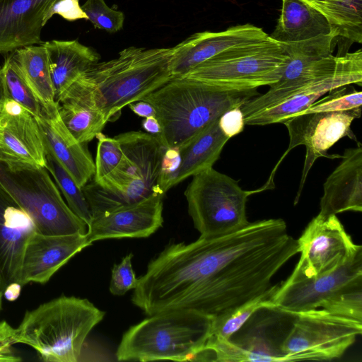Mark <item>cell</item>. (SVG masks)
<instances>
[{"label":"cell","mask_w":362,"mask_h":362,"mask_svg":"<svg viewBox=\"0 0 362 362\" xmlns=\"http://www.w3.org/2000/svg\"><path fill=\"white\" fill-rule=\"evenodd\" d=\"M286 222H250L228 233L169 243L139 278L132 302L150 316L191 310L211 319L269 291L285 261Z\"/></svg>","instance_id":"1"},{"label":"cell","mask_w":362,"mask_h":362,"mask_svg":"<svg viewBox=\"0 0 362 362\" xmlns=\"http://www.w3.org/2000/svg\"><path fill=\"white\" fill-rule=\"evenodd\" d=\"M172 54L173 47L130 46L116 58L91 66L71 87L109 122L123 107L142 100L172 78Z\"/></svg>","instance_id":"2"},{"label":"cell","mask_w":362,"mask_h":362,"mask_svg":"<svg viewBox=\"0 0 362 362\" xmlns=\"http://www.w3.org/2000/svg\"><path fill=\"white\" fill-rule=\"evenodd\" d=\"M257 95V89H226L188 78H173L142 100L155 110L162 128V144L180 148L224 112Z\"/></svg>","instance_id":"3"},{"label":"cell","mask_w":362,"mask_h":362,"mask_svg":"<svg viewBox=\"0 0 362 362\" xmlns=\"http://www.w3.org/2000/svg\"><path fill=\"white\" fill-rule=\"evenodd\" d=\"M105 315L88 299L61 296L28 311L14 329V341L31 346L43 361L76 362Z\"/></svg>","instance_id":"4"},{"label":"cell","mask_w":362,"mask_h":362,"mask_svg":"<svg viewBox=\"0 0 362 362\" xmlns=\"http://www.w3.org/2000/svg\"><path fill=\"white\" fill-rule=\"evenodd\" d=\"M211 322V318L187 310L150 315L124 332L117 359L199 361L210 337Z\"/></svg>","instance_id":"5"},{"label":"cell","mask_w":362,"mask_h":362,"mask_svg":"<svg viewBox=\"0 0 362 362\" xmlns=\"http://www.w3.org/2000/svg\"><path fill=\"white\" fill-rule=\"evenodd\" d=\"M115 138L122 151L119 165L100 182L87 183L82 187L95 213L139 202L154 193L163 194L159 176L167 148L156 136L141 131L122 133Z\"/></svg>","instance_id":"6"},{"label":"cell","mask_w":362,"mask_h":362,"mask_svg":"<svg viewBox=\"0 0 362 362\" xmlns=\"http://www.w3.org/2000/svg\"><path fill=\"white\" fill-rule=\"evenodd\" d=\"M0 184L32 218L37 233L86 234L88 226L64 202L45 167L0 158Z\"/></svg>","instance_id":"7"},{"label":"cell","mask_w":362,"mask_h":362,"mask_svg":"<svg viewBox=\"0 0 362 362\" xmlns=\"http://www.w3.org/2000/svg\"><path fill=\"white\" fill-rule=\"evenodd\" d=\"M289 57L267 39L228 48L199 64L184 78L226 89H257L279 81Z\"/></svg>","instance_id":"8"},{"label":"cell","mask_w":362,"mask_h":362,"mask_svg":"<svg viewBox=\"0 0 362 362\" xmlns=\"http://www.w3.org/2000/svg\"><path fill=\"white\" fill-rule=\"evenodd\" d=\"M185 191L188 212L203 236L237 230L250 222L246 216L248 197L238 182L213 168L192 176Z\"/></svg>","instance_id":"9"},{"label":"cell","mask_w":362,"mask_h":362,"mask_svg":"<svg viewBox=\"0 0 362 362\" xmlns=\"http://www.w3.org/2000/svg\"><path fill=\"white\" fill-rule=\"evenodd\" d=\"M293 314L281 347L284 361L339 358L362 333V322L334 315L322 308Z\"/></svg>","instance_id":"10"},{"label":"cell","mask_w":362,"mask_h":362,"mask_svg":"<svg viewBox=\"0 0 362 362\" xmlns=\"http://www.w3.org/2000/svg\"><path fill=\"white\" fill-rule=\"evenodd\" d=\"M293 318L274 305L260 308L230 339L211 338L206 349L215 361H284L281 347Z\"/></svg>","instance_id":"11"},{"label":"cell","mask_w":362,"mask_h":362,"mask_svg":"<svg viewBox=\"0 0 362 362\" xmlns=\"http://www.w3.org/2000/svg\"><path fill=\"white\" fill-rule=\"evenodd\" d=\"M335 60L315 78L285 93L270 106L245 118V124L281 123L306 108L329 90L352 83L362 86V51L337 55Z\"/></svg>","instance_id":"12"},{"label":"cell","mask_w":362,"mask_h":362,"mask_svg":"<svg viewBox=\"0 0 362 362\" xmlns=\"http://www.w3.org/2000/svg\"><path fill=\"white\" fill-rule=\"evenodd\" d=\"M297 242L300 257L291 274L307 278L336 269L362 250L337 215L314 217Z\"/></svg>","instance_id":"13"},{"label":"cell","mask_w":362,"mask_h":362,"mask_svg":"<svg viewBox=\"0 0 362 362\" xmlns=\"http://www.w3.org/2000/svg\"><path fill=\"white\" fill-rule=\"evenodd\" d=\"M277 24L269 37L289 55L323 57L332 54L337 37L328 19L301 0H281Z\"/></svg>","instance_id":"14"},{"label":"cell","mask_w":362,"mask_h":362,"mask_svg":"<svg viewBox=\"0 0 362 362\" xmlns=\"http://www.w3.org/2000/svg\"><path fill=\"white\" fill-rule=\"evenodd\" d=\"M356 116L349 112H314L293 115L284 120L289 134V144L282 158L293 148L303 145L306 153L302 175L294 199H300L307 176L315 161L320 157L334 158L327 151L339 139L348 136L358 142L351 129Z\"/></svg>","instance_id":"15"},{"label":"cell","mask_w":362,"mask_h":362,"mask_svg":"<svg viewBox=\"0 0 362 362\" xmlns=\"http://www.w3.org/2000/svg\"><path fill=\"white\" fill-rule=\"evenodd\" d=\"M362 280V250L334 269L312 277L291 274L271 297L273 305L298 313L319 308L331 296Z\"/></svg>","instance_id":"16"},{"label":"cell","mask_w":362,"mask_h":362,"mask_svg":"<svg viewBox=\"0 0 362 362\" xmlns=\"http://www.w3.org/2000/svg\"><path fill=\"white\" fill-rule=\"evenodd\" d=\"M163 194L119 204L92 216L86 237L91 244L105 239L146 238L163 225Z\"/></svg>","instance_id":"17"},{"label":"cell","mask_w":362,"mask_h":362,"mask_svg":"<svg viewBox=\"0 0 362 362\" xmlns=\"http://www.w3.org/2000/svg\"><path fill=\"white\" fill-rule=\"evenodd\" d=\"M261 28L246 23L223 31H204L191 35L173 47L170 69L173 78H184L199 64L236 45L267 39Z\"/></svg>","instance_id":"18"},{"label":"cell","mask_w":362,"mask_h":362,"mask_svg":"<svg viewBox=\"0 0 362 362\" xmlns=\"http://www.w3.org/2000/svg\"><path fill=\"white\" fill-rule=\"evenodd\" d=\"M0 158L45 167L46 153L35 117L8 97L0 110Z\"/></svg>","instance_id":"19"},{"label":"cell","mask_w":362,"mask_h":362,"mask_svg":"<svg viewBox=\"0 0 362 362\" xmlns=\"http://www.w3.org/2000/svg\"><path fill=\"white\" fill-rule=\"evenodd\" d=\"M37 232L28 214L0 184V290L18 283L26 245Z\"/></svg>","instance_id":"20"},{"label":"cell","mask_w":362,"mask_h":362,"mask_svg":"<svg viewBox=\"0 0 362 362\" xmlns=\"http://www.w3.org/2000/svg\"><path fill=\"white\" fill-rule=\"evenodd\" d=\"M90 245L86 234L49 235L35 232L25 248L19 284L47 283L72 257Z\"/></svg>","instance_id":"21"},{"label":"cell","mask_w":362,"mask_h":362,"mask_svg":"<svg viewBox=\"0 0 362 362\" xmlns=\"http://www.w3.org/2000/svg\"><path fill=\"white\" fill-rule=\"evenodd\" d=\"M56 0H0V54L42 43L44 17Z\"/></svg>","instance_id":"22"},{"label":"cell","mask_w":362,"mask_h":362,"mask_svg":"<svg viewBox=\"0 0 362 362\" xmlns=\"http://www.w3.org/2000/svg\"><path fill=\"white\" fill-rule=\"evenodd\" d=\"M341 161L323 185L321 217L345 211H362V146L347 148Z\"/></svg>","instance_id":"23"},{"label":"cell","mask_w":362,"mask_h":362,"mask_svg":"<svg viewBox=\"0 0 362 362\" xmlns=\"http://www.w3.org/2000/svg\"><path fill=\"white\" fill-rule=\"evenodd\" d=\"M45 152L51 154L82 188L94 176L95 163L86 144L78 142L61 119L59 112L35 117Z\"/></svg>","instance_id":"24"},{"label":"cell","mask_w":362,"mask_h":362,"mask_svg":"<svg viewBox=\"0 0 362 362\" xmlns=\"http://www.w3.org/2000/svg\"><path fill=\"white\" fill-rule=\"evenodd\" d=\"M48 57L54 100L83 73L99 62L100 55L78 40H51L42 42Z\"/></svg>","instance_id":"25"},{"label":"cell","mask_w":362,"mask_h":362,"mask_svg":"<svg viewBox=\"0 0 362 362\" xmlns=\"http://www.w3.org/2000/svg\"><path fill=\"white\" fill-rule=\"evenodd\" d=\"M218 119L179 148L181 161L173 186L190 176L213 168L229 139L220 129Z\"/></svg>","instance_id":"26"},{"label":"cell","mask_w":362,"mask_h":362,"mask_svg":"<svg viewBox=\"0 0 362 362\" xmlns=\"http://www.w3.org/2000/svg\"><path fill=\"white\" fill-rule=\"evenodd\" d=\"M63 123L80 143L86 144L101 133L108 122L103 114L69 87L56 100Z\"/></svg>","instance_id":"27"},{"label":"cell","mask_w":362,"mask_h":362,"mask_svg":"<svg viewBox=\"0 0 362 362\" xmlns=\"http://www.w3.org/2000/svg\"><path fill=\"white\" fill-rule=\"evenodd\" d=\"M11 57L25 81L52 115L58 112L51 78L47 50L42 43L19 48Z\"/></svg>","instance_id":"28"},{"label":"cell","mask_w":362,"mask_h":362,"mask_svg":"<svg viewBox=\"0 0 362 362\" xmlns=\"http://www.w3.org/2000/svg\"><path fill=\"white\" fill-rule=\"evenodd\" d=\"M277 286L278 285L276 284L267 293L212 318L209 338L230 339L257 310L274 305L271 301V297Z\"/></svg>","instance_id":"29"},{"label":"cell","mask_w":362,"mask_h":362,"mask_svg":"<svg viewBox=\"0 0 362 362\" xmlns=\"http://www.w3.org/2000/svg\"><path fill=\"white\" fill-rule=\"evenodd\" d=\"M2 67L9 98L21 105L35 117L51 115L25 81L10 54L5 58Z\"/></svg>","instance_id":"30"},{"label":"cell","mask_w":362,"mask_h":362,"mask_svg":"<svg viewBox=\"0 0 362 362\" xmlns=\"http://www.w3.org/2000/svg\"><path fill=\"white\" fill-rule=\"evenodd\" d=\"M45 168L52 175L69 207L88 226L92 220V214L82 189L61 164L48 153H46Z\"/></svg>","instance_id":"31"},{"label":"cell","mask_w":362,"mask_h":362,"mask_svg":"<svg viewBox=\"0 0 362 362\" xmlns=\"http://www.w3.org/2000/svg\"><path fill=\"white\" fill-rule=\"evenodd\" d=\"M327 93L326 96L317 99L293 115L314 112H349L356 118L361 117L362 106L361 90H356L350 85H346L334 88Z\"/></svg>","instance_id":"32"},{"label":"cell","mask_w":362,"mask_h":362,"mask_svg":"<svg viewBox=\"0 0 362 362\" xmlns=\"http://www.w3.org/2000/svg\"><path fill=\"white\" fill-rule=\"evenodd\" d=\"M319 308L334 315L362 322V280L335 293Z\"/></svg>","instance_id":"33"},{"label":"cell","mask_w":362,"mask_h":362,"mask_svg":"<svg viewBox=\"0 0 362 362\" xmlns=\"http://www.w3.org/2000/svg\"><path fill=\"white\" fill-rule=\"evenodd\" d=\"M88 20L95 28L115 33L123 28V12L109 7L105 0H86L81 6Z\"/></svg>","instance_id":"34"},{"label":"cell","mask_w":362,"mask_h":362,"mask_svg":"<svg viewBox=\"0 0 362 362\" xmlns=\"http://www.w3.org/2000/svg\"><path fill=\"white\" fill-rule=\"evenodd\" d=\"M95 138L98 139V145L94 182L98 183L119 165L122 157V151L115 137H107L101 132Z\"/></svg>","instance_id":"35"},{"label":"cell","mask_w":362,"mask_h":362,"mask_svg":"<svg viewBox=\"0 0 362 362\" xmlns=\"http://www.w3.org/2000/svg\"><path fill=\"white\" fill-rule=\"evenodd\" d=\"M132 257L133 255L129 253L122 259L120 263L114 265L109 287L112 294L122 296L137 286L139 279L136 278L132 268Z\"/></svg>","instance_id":"36"},{"label":"cell","mask_w":362,"mask_h":362,"mask_svg":"<svg viewBox=\"0 0 362 362\" xmlns=\"http://www.w3.org/2000/svg\"><path fill=\"white\" fill-rule=\"evenodd\" d=\"M322 13L332 25L336 37L349 40L346 20L339 0H301Z\"/></svg>","instance_id":"37"},{"label":"cell","mask_w":362,"mask_h":362,"mask_svg":"<svg viewBox=\"0 0 362 362\" xmlns=\"http://www.w3.org/2000/svg\"><path fill=\"white\" fill-rule=\"evenodd\" d=\"M349 33V41L362 42V0H339Z\"/></svg>","instance_id":"38"},{"label":"cell","mask_w":362,"mask_h":362,"mask_svg":"<svg viewBox=\"0 0 362 362\" xmlns=\"http://www.w3.org/2000/svg\"><path fill=\"white\" fill-rule=\"evenodd\" d=\"M180 152L178 148H167L163 156L159 188L163 194L173 187V181L180 165Z\"/></svg>","instance_id":"39"},{"label":"cell","mask_w":362,"mask_h":362,"mask_svg":"<svg viewBox=\"0 0 362 362\" xmlns=\"http://www.w3.org/2000/svg\"><path fill=\"white\" fill-rule=\"evenodd\" d=\"M55 14L69 21L79 19L87 21V16L79 4V0H56L44 17L43 26Z\"/></svg>","instance_id":"40"},{"label":"cell","mask_w":362,"mask_h":362,"mask_svg":"<svg viewBox=\"0 0 362 362\" xmlns=\"http://www.w3.org/2000/svg\"><path fill=\"white\" fill-rule=\"evenodd\" d=\"M218 124L228 139L241 133L245 124L240 107L231 108L224 112L218 119Z\"/></svg>","instance_id":"41"},{"label":"cell","mask_w":362,"mask_h":362,"mask_svg":"<svg viewBox=\"0 0 362 362\" xmlns=\"http://www.w3.org/2000/svg\"><path fill=\"white\" fill-rule=\"evenodd\" d=\"M13 344H15L14 329L6 321L0 322V362L21 361V358L13 351Z\"/></svg>","instance_id":"42"},{"label":"cell","mask_w":362,"mask_h":362,"mask_svg":"<svg viewBox=\"0 0 362 362\" xmlns=\"http://www.w3.org/2000/svg\"><path fill=\"white\" fill-rule=\"evenodd\" d=\"M142 127L146 133L156 136L162 144V128L155 116L146 117L142 122Z\"/></svg>","instance_id":"43"},{"label":"cell","mask_w":362,"mask_h":362,"mask_svg":"<svg viewBox=\"0 0 362 362\" xmlns=\"http://www.w3.org/2000/svg\"><path fill=\"white\" fill-rule=\"evenodd\" d=\"M129 108L138 116L148 117L156 116V112L153 106L146 101L139 100L128 105Z\"/></svg>","instance_id":"44"},{"label":"cell","mask_w":362,"mask_h":362,"mask_svg":"<svg viewBox=\"0 0 362 362\" xmlns=\"http://www.w3.org/2000/svg\"><path fill=\"white\" fill-rule=\"evenodd\" d=\"M21 286H22L18 283H11L6 287L3 295L7 300L14 301L21 294Z\"/></svg>","instance_id":"45"},{"label":"cell","mask_w":362,"mask_h":362,"mask_svg":"<svg viewBox=\"0 0 362 362\" xmlns=\"http://www.w3.org/2000/svg\"><path fill=\"white\" fill-rule=\"evenodd\" d=\"M8 97V95L5 83L4 69L2 66H0V110Z\"/></svg>","instance_id":"46"},{"label":"cell","mask_w":362,"mask_h":362,"mask_svg":"<svg viewBox=\"0 0 362 362\" xmlns=\"http://www.w3.org/2000/svg\"><path fill=\"white\" fill-rule=\"evenodd\" d=\"M2 296H3V293H2V292L0 290V310H1V298H2Z\"/></svg>","instance_id":"47"}]
</instances>
